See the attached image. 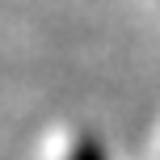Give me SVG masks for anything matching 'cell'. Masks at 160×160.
<instances>
[{
    "instance_id": "obj_1",
    "label": "cell",
    "mask_w": 160,
    "mask_h": 160,
    "mask_svg": "<svg viewBox=\"0 0 160 160\" xmlns=\"http://www.w3.org/2000/svg\"><path fill=\"white\" fill-rule=\"evenodd\" d=\"M72 160H105V152L93 143V139H88V143H80L76 152H72Z\"/></svg>"
}]
</instances>
